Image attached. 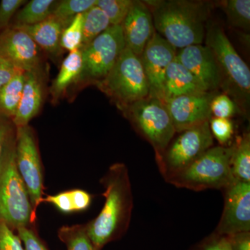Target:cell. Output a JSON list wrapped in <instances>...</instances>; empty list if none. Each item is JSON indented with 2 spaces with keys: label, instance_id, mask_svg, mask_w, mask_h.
Here are the masks:
<instances>
[{
  "label": "cell",
  "instance_id": "17",
  "mask_svg": "<svg viewBox=\"0 0 250 250\" xmlns=\"http://www.w3.org/2000/svg\"><path fill=\"white\" fill-rule=\"evenodd\" d=\"M43 80L41 68L26 72L21 102L11 120L16 128L29 125V122L39 113L43 102Z\"/></svg>",
  "mask_w": 250,
  "mask_h": 250
},
{
  "label": "cell",
  "instance_id": "8",
  "mask_svg": "<svg viewBox=\"0 0 250 250\" xmlns=\"http://www.w3.org/2000/svg\"><path fill=\"white\" fill-rule=\"evenodd\" d=\"M209 121L179 132L156 163L164 179L182 170L213 146Z\"/></svg>",
  "mask_w": 250,
  "mask_h": 250
},
{
  "label": "cell",
  "instance_id": "15",
  "mask_svg": "<svg viewBox=\"0 0 250 250\" xmlns=\"http://www.w3.org/2000/svg\"><path fill=\"white\" fill-rule=\"evenodd\" d=\"M176 60L191 72L208 92L221 86V72L214 56L207 46L192 45L181 49L176 55Z\"/></svg>",
  "mask_w": 250,
  "mask_h": 250
},
{
  "label": "cell",
  "instance_id": "9",
  "mask_svg": "<svg viewBox=\"0 0 250 250\" xmlns=\"http://www.w3.org/2000/svg\"><path fill=\"white\" fill-rule=\"evenodd\" d=\"M126 46L121 25H111L90 43L82 47V74L78 82L103 80Z\"/></svg>",
  "mask_w": 250,
  "mask_h": 250
},
{
  "label": "cell",
  "instance_id": "39",
  "mask_svg": "<svg viewBox=\"0 0 250 250\" xmlns=\"http://www.w3.org/2000/svg\"><path fill=\"white\" fill-rule=\"evenodd\" d=\"M71 192L73 197L75 211L84 210L90 207L92 196L88 192L80 189H75V190H72Z\"/></svg>",
  "mask_w": 250,
  "mask_h": 250
},
{
  "label": "cell",
  "instance_id": "36",
  "mask_svg": "<svg viewBox=\"0 0 250 250\" xmlns=\"http://www.w3.org/2000/svg\"><path fill=\"white\" fill-rule=\"evenodd\" d=\"M17 231L24 250H49L34 230L22 227L18 228Z\"/></svg>",
  "mask_w": 250,
  "mask_h": 250
},
{
  "label": "cell",
  "instance_id": "11",
  "mask_svg": "<svg viewBox=\"0 0 250 250\" xmlns=\"http://www.w3.org/2000/svg\"><path fill=\"white\" fill-rule=\"evenodd\" d=\"M223 191V211L214 232L230 236L250 231V183L235 180Z\"/></svg>",
  "mask_w": 250,
  "mask_h": 250
},
{
  "label": "cell",
  "instance_id": "31",
  "mask_svg": "<svg viewBox=\"0 0 250 250\" xmlns=\"http://www.w3.org/2000/svg\"><path fill=\"white\" fill-rule=\"evenodd\" d=\"M211 115L215 118L229 119L236 113V106L227 94L215 95L210 103Z\"/></svg>",
  "mask_w": 250,
  "mask_h": 250
},
{
  "label": "cell",
  "instance_id": "27",
  "mask_svg": "<svg viewBox=\"0 0 250 250\" xmlns=\"http://www.w3.org/2000/svg\"><path fill=\"white\" fill-rule=\"evenodd\" d=\"M222 7L232 25L248 30L250 24V0H228L221 2Z\"/></svg>",
  "mask_w": 250,
  "mask_h": 250
},
{
  "label": "cell",
  "instance_id": "33",
  "mask_svg": "<svg viewBox=\"0 0 250 250\" xmlns=\"http://www.w3.org/2000/svg\"><path fill=\"white\" fill-rule=\"evenodd\" d=\"M190 250H232L228 237L213 231Z\"/></svg>",
  "mask_w": 250,
  "mask_h": 250
},
{
  "label": "cell",
  "instance_id": "35",
  "mask_svg": "<svg viewBox=\"0 0 250 250\" xmlns=\"http://www.w3.org/2000/svg\"><path fill=\"white\" fill-rule=\"evenodd\" d=\"M42 202H47L54 205L62 213H68L75 211L71 190L62 192L57 195H49L45 198H42L41 203Z\"/></svg>",
  "mask_w": 250,
  "mask_h": 250
},
{
  "label": "cell",
  "instance_id": "12",
  "mask_svg": "<svg viewBox=\"0 0 250 250\" xmlns=\"http://www.w3.org/2000/svg\"><path fill=\"white\" fill-rule=\"evenodd\" d=\"M176 55L175 49L156 31L140 57L149 84V96L164 102L166 70Z\"/></svg>",
  "mask_w": 250,
  "mask_h": 250
},
{
  "label": "cell",
  "instance_id": "24",
  "mask_svg": "<svg viewBox=\"0 0 250 250\" xmlns=\"http://www.w3.org/2000/svg\"><path fill=\"white\" fill-rule=\"evenodd\" d=\"M111 26L107 16L97 5L83 14L82 47L88 45ZM81 47V48H82Z\"/></svg>",
  "mask_w": 250,
  "mask_h": 250
},
{
  "label": "cell",
  "instance_id": "7",
  "mask_svg": "<svg viewBox=\"0 0 250 250\" xmlns=\"http://www.w3.org/2000/svg\"><path fill=\"white\" fill-rule=\"evenodd\" d=\"M207 47L211 50L221 72L222 85H228L240 100L249 102L250 71L229 40L223 29L210 27L206 34Z\"/></svg>",
  "mask_w": 250,
  "mask_h": 250
},
{
  "label": "cell",
  "instance_id": "23",
  "mask_svg": "<svg viewBox=\"0 0 250 250\" xmlns=\"http://www.w3.org/2000/svg\"><path fill=\"white\" fill-rule=\"evenodd\" d=\"M231 156V173L233 179L250 183V136L246 133L233 144Z\"/></svg>",
  "mask_w": 250,
  "mask_h": 250
},
{
  "label": "cell",
  "instance_id": "6",
  "mask_svg": "<svg viewBox=\"0 0 250 250\" xmlns=\"http://www.w3.org/2000/svg\"><path fill=\"white\" fill-rule=\"evenodd\" d=\"M97 85L121 108L149 95V84L141 59L127 47L108 75L97 82Z\"/></svg>",
  "mask_w": 250,
  "mask_h": 250
},
{
  "label": "cell",
  "instance_id": "13",
  "mask_svg": "<svg viewBox=\"0 0 250 250\" xmlns=\"http://www.w3.org/2000/svg\"><path fill=\"white\" fill-rule=\"evenodd\" d=\"M212 92L182 95L166 102L176 132L208 122L211 118Z\"/></svg>",
  "mask_w": 250,
  "mask_h": 250
},
{
  "label": "cell",
  "instance_id": "26",
  "mask_svg": "<svg viewBox=\"0 0 250 250\" xmlns=\"http://www.w3.org/2000/svg\"><path fill=\"white\" fill-rule=\"evenodd\" d=\"M98 0H63L58 1L52 15L65 27L77 15L84 14L97 4Z\"/></svg>",
  "mask_w": 250,
  "mask_h": 250
},
{
  "label": "cell",
  "instance_id": "28",
  "mask_svg": "<svg viewBox=\"0 0 250 250\" xmlns=\"http://www.w3.org/2000/svg\"><path fill=\"white\" fill-rule=\"evenodd\" d=\"M83 14L77 15L62 31L61 47L69 52L81 49L83 39Z\"/></svg>",
  "mask_w": 250,
  "mask_h": 250
},
{
  "label": "cell",
  "instance_id": "29",
  "mask_svg": "<svg viewBox=\"0 0 250 250\" xmlns=\"http://www.w3.org/2000/svg\"><path fill=\"white\" fill-rule=\"evenodd\" d=\"M132 0H98L97 6L107 16L111 25H121L130 8Z\"/></svg>",
  "mask_w": 250,
  "mask_h": 250
},
{
  "label": "cell",
  "instance_id": "34",
  "mask_svg": "<svg viewBox=\"0 0 250 250\" xmlns=\"http://www.w3.org/2000/svg\"><path fill=\"white\" fill-rule=\"evenodd\" d=\"M0 250H24L21 238L0 220Z\"/></svg>",
  "mask_w": 250,
  "mask_h": 250
},
{
  "label": "cell",
  "instance_id": "2",
  "mask_svg": "<svg viewBox=\"0 0 250 250\" xmlns=\"http://www.w3.org/2000/svg\"><path fill=\"white\" fill-rule=\"evenodd\" d=\"M152 13L156 31L174 49L202 45L210 13L208 2L188 0L144 1Z\"/></svg>",
  "mask_w": 250,
  "mask_h": 250
},
{
  "label": "cell",
  "instance_id": "21",
  "mask_svg": "<svg viewBox=\"0 0 250 250\" xmlns=\"http://www.w3.org/2000/svg\"><path fill=\"white\" fill-rule=\"evenodd\" d=\"M58 1L53 0H31L17 13L9 27H22L42 22L53 13Z\"/></svg>",
  "mask_w": 250,
  "mask_h": 250
},
{
  "label": "cell",
  "instance_id": "19",
  "mask_svg": "<svg viewBox=\"0 0 250 250\" xmlns=\"http://www.w3.org/2000/svg\"><path fill=\"white\" fill-rule=\"evenodd\" d=\"M21 28L29 34L33 41L42 49L52 56H57L62 51L61 36L65 27L53 15L42 22Z\"/></svg>",
  "mask_w": 250,
  "mask_h": 250
},
{
  "label": "cell",
  "instance_id": "30",
  "mask_svg": "<svg viewBox=\"0 0 250 250\" xmlns=\"http://www.w3.org/2000/svg\"><path fill=\"white\" fill-rule=\"evenodd\" d=\"M209 126L212 136L220 146H228L233 134V125L231 120L213 117L210 119Z\"/></svg>",
  "mask_w": 250,
  "mask_h": 250
},
{
  "label": "cell",
  "instance_id": "5",
  "mask_svg": "<svg viewBox=\"0 0 250 250\" xmlns=\"http://www.w3.org/2000/svg\"><path fill=\"white\" fill-rule=\"evenodd\" d=\"M123 108L136 131L152 145L159 160L177 133L166 104L149 95Z\"/></svg>",
  "mask_w": 250,
  "mask_h": 250
},
{
  "label": "cell",
  "instance_id": "25",
  "mask_svg": "<svg viewBox=\"0 0 250 250\" xmlns=\"http://www.w3.org/2000/svg\"><path fill=\"white\" fill-rule=\"evenodd\" d=\"M58 236L67 250H97L87 232L86 225L62 226Z\"/></svg>",
  "mask_w": 250,
  "mask_h": 250
},
{
  "label": "cell",
  "instance_id": "18",
  "mask_svg": "<svg viewBox=\"0 0 250 250\" xmlns=\"http://www.w3.org/2000/svg\"><path fill=\"white\" fill-rule=\"evenodd\" d=\"M208 92L196 77L178 61L174 59L166 70L164 83V102L170 99Z\"/></svg>",
  "mask_w": 250,
  "mask_h": 250
},
{
  "label": "cell",
  "instance_id": "40",
  "mask_svg": "<svg viewBox=\"0 0 250 250\" xmlns=\"http://www.w3.org/2000/svg\"><path fill=\"white\" fill-rule=\"evenodd\" d=\"M227 236L232 250H250V231L235 233Z\"/></svg>",
  "mask_w": 250,
  "mask_h": 250
},
{
  "label": "cell",
  "instance_id": "3",
  "mask_svg": "<svg viewBox=\"0 0 250 250\" xmlns=\"http://www.w3.org/2000/svg\"><path fill=\"white\" fill-rule=\"evenodd\" d=\"M233 148V145L213 146L190 165L164 179L174 187L194 191L223 190L235 181L230 165Z\"/></svg>",
  "mask_w": 250,
  "mask_h": 250
},
{
  "label": "cell",
  "instance_id": "1",
  "mask_svg": "<svg viewBox=\"0 0 250 250\" xmlns=\"http://www.w3.org/2000/svg\"><path fill=\"white\" fill-rule=\"evenodd\" d=\"M100 182L105 189L104 205L98 216L85 225L97 250H101L126 233L133 209L131 182L125 164H113Z\"/></svg>",
  "mask_w": 250,
  "mask_h": 250
},
{
  "label": "cell",
  "instance_id": "10",
  "mask_svg": "<svg viewBox=\"0 0 250 250\" xmlns=\"http://www.w3.org/2000/svg\"><path fill=\"white\" fill-rule=\"evenodd\" d=\"M16 163L36 215L42 199L43 174L35 133L29 125L16 128Z\"/></svg>",
  "mask_w": 250,
  "mask_h": 250
},
{
  "label": "cell",
  "instance_id": "22",
  "mask_svg": "<svg viewBox=\"0 0 250 250\" xmlns=\"http://www.w3.org/2000/svg\"><path fill=\"white\" fill-rule=\"evenodd\" d=\"M26 71L21 70L0 88V114L12 120L21 102Z\"/></svg>",
  "mask_w": 250,
  "mask_h": 250
},
{
  "label": "cell",
  "instance_id": "4",
  "mask_svg": "<svg viewBox=\"0 0 250 250\" xmlns=\"http://www.w3.org/2000/svg\"><path fill=\"white\" fill-rule=\"evenodd\" d=\"M35 218L27 188L16 166L15 136L0 162V220L17 229L29 228Z\"/></svg>",
  "mask_w": 250,
  "mask_h": 250
},
{
  "label": "cell",
  "instance_id": "16",
  "mask_svg": "<svg viewBox=\"0 0 250 250\" xmlns=\"http://www.w3.org/2000/svg\"><path fill=\"white\" fill-rule=\"evenodd\" d=\"M121 27L125 46L140 58L156 32L152 13L144 1H133Z\"/></svg>",
  "mask_w": 250,
  "mask_h": 250
},
{
  "label": "cell",
  "instance_id": "38",
  "mask_svg": "<svg viewBox=\"0 0 250 250\" xmlns=\"http://www.w3.org/2000/svg\"><path fill=\"white\" fill-rule=\"evenodd\" d=\"M21 70H23L0 56V88L12 80Z\"/></svg>",
  "mask_w": 250,
  "mask_h": 250
},
{
  "label": "cell",
  "instance_id": "37",
  "mask_svg": "<svg viewBox=\"0 0 250 250\" xmlns=\"http://www.w3.org/2000/svg\"><path fill=\"white\" fill-rule=\"evenodd\" d=\"M16 134V127L12 121L0 114V162L6 147Z\"/></svg>",
  "mask_w": 250,
  "mask_h": 250
},
{
  "label": "cell",
  "instance_id": "14",
  "mask_svg": "<svg viewBox=\"0 0 250 250\" xmlns=\"http://www.w3.org/2000/svg\"><path fill=\"white\" fill-rule=\"evenodd\" d=\"M0 56L26 72L41 68L40 48L21 28L0 32Z\"/></svg>",
  "mask_w": 250,
  "mask_h": 250
},
{
  "label": "cell",
  "instance_id": "32",
  "mask_svg": "<svg viewBox=\"0 0 250 250\" xmlns=\"http://www.w3.org/2000/svg\"><path fill=\"white\" fill-rule=\"evenodd\" d=\"M26 2L24 0H2L0 2V32L9 27L15 15Z\"/></svg>",
  "mask_w": 250,
  "mask_h": 250
},
{
  "label": "cell",
  "instance_id": "20",
  "mask_svg": "<svg viewBox=\"0 0 250 250\" xmlns=\"http://www.w3.org/2000/svg\"><path fill=\"white\" fill-rule=\"evenodd\" d=\"M82 49L72 51L64 59L57 77L54 80L50 93L54 101H57L66 91L68 87L75 82H78L82 74Z\"/></svg>",
  "mask_w": 250,
  "mask_h": 250
}]
</instances>
